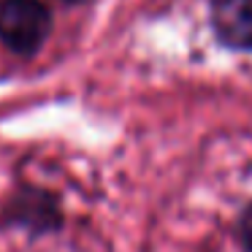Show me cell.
I'll return each instance as SVG.
<instances>
[{
	"label": "cell",
	"mask_w": 252,
	"mask_h": 252,
	"mask_svg": "<svg viewBox=\"0 0 252 252\" xmlns=\"http://www.w3.org/2000/svg\"><path fill=\"white\" fill-rule=\"evenodd\" d=\"M52 30V11L41 0H0V41L22 57H33Z\"/></svg>",
	"instance_id": "6da1fadb"
},
{
	"label": "cell",
	"mask_w": 252,
	"mask_h": 252,
	"mask_svg": "<svg viewBox=\"0 0 252 252\" xmlns=\"http://www.w3.org/2000/svg\"><path fill=\"white\" fill-rule=\"evenodd\" d=\"M3 228H19L30 236L55 233L63 225V212L57 198L41 187H19L0 214Z\"/></svg>",
	"instance_id": "7a4b0ae2"
},
{
	"label": "cell",
	"mask_w": 252,
	"mask_h": 252,
	"mask_svg": "<svg viewBox=\"0 0 252 252\" xmlns=\"http://www.w3.org/2000/svg\"><path fill=\"white\" fill-rule=\"evenodd\" d=\"M209 25L225 49L252 52V0H212Z\"/></svg>",
	"instance_id": "3957f363"
},
{
	"label": "cell",
	"mask_w": 252,
	"mask_h": 252,
	"mask_svg": "<svg viewBox=\"0 0 252 252\" xmlns=\"http://www.w3.org/2000/svg\"><path fill=\"white\" fill-rule=\"evenodd\" d=\"M236 233H239L241 247H244L247 252H252V203H247V209L241 212V217H239V228H236Z\"/></svg>",
	"instance_id": "277c9868"
},
{
	"label": "cell",
	"mask_w": 252,
	"mask_h": 252,
	"mask_svg": "<svg viewBox=\"0 0 252 252\" xmlns=\"http://www.w3.org/2000/svg\"><path fill=\"white\" fill-rule=\"evenodd\" d=\"M63 3H84V0H63Z\"/></svg>",
	"instance_id": "5b68a950"
}]
</instances>
